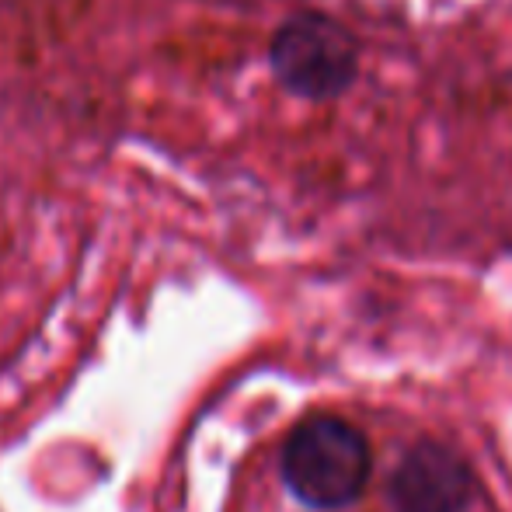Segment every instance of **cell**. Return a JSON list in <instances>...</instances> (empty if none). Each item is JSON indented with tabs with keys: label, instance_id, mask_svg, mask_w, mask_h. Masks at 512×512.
Segmentation results:
<instances>
[{
	"label": "cell",
	"instance_id": "obj_1",
	"mask_svg": "<svg viewBox=\"0 0 512 512\" xmlns=\"http://www.w3.org/2000/svg\"><path fill=\"white\" fill-rule=\"evenodd\" d=\"M370 474V439L342 415H307L290 429L279 453L286 492L314 512L349 509L366 492Z\"/></svg>",
	"mask_w": 512,
	"mask_h": 512
},
{
	"label": "cell",
	"instance_id": "obj_2",
	"mask_svg": "<svg viewBox=\"0 0 512 512\" xmlns=\"http://www.w3.org/2000/svg\"><path fill=\"white\" fill-rule=\"evenodd\" d=\"M276 81L307 102H331L356 81L359 46L342 21L304 11L283 21L269 46Z\"/></svg>",
	"mask_w": 512,
	"mask_h": 512
},
{
	"label": "cell",
	"instance_id": "obj_3",
	"mask_svg": "<svg viewBox=\"0 0 512 512\" xmlns=\"http://www.w3.org/2000/svg\"><path fill=\"white\" fill-rule=\"evenodd\" d=\"M394 512H467L478 495L474 467L439 439H418L387 481Z\"/></svg>",
	"mask_w": 512,
	"mask_h": 512
}]
</instances>
